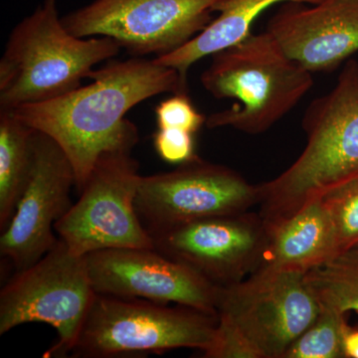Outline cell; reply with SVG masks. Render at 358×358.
I'll use <instances>...</instances> for the list:
<instances>
[{
    "mask_svg": "<svg viewBox=\"0 0 358 358\" xmlns=\"http://www.w3.org/2000/svg\"><path fill=\"white\" fill-rule=\"evenodd\" d=\"M266 30L305 69L331 72L358 51V0L285 2Z\"/></svg>",
    "mask_w": 358,
    "mask_h": 358,
    "instance_id": "obj_14",
    "label": "cell"
},
{
    "mask_svg": "<svg viewBox=\"0 0 358 358\" xmlns=\"http://www.w3.org/2000/svg\"><path fill=\"white\" fill-rule=\"evenodd\" d=\"M141 178L131 152H103L76 203L55 224L57 236L81 256L103 249L154 248L136 211Z\"/></svg>",
    "mask_w": 358,
    "mask_h": 358,
    "instance_id": "obj_8",
    "label": "cell"
},
{
    "mask_svg": "<svg viewBox=\"0 0 358 358\" xmlns=\"http://www.w3.org/2000/svg\"><path fill=\"white\" fill-rule=\"evenodd\" d=\"M345 357L358 358V327H346L343 336Z\"/></svg>",
    "mask_w": 358,
    "mask_h": 358,
    "instance_id": "obj_24",
    "label": "cell"
},
{
    "mask_svg": "<svg viewBox=\"0 0 358 358\" xmlns=\"http://www.w3.org/2000/svg\"><path fill=\"white\" fill-rule=\"evenodd\" d=\"M154 248L216 287L241 282L262 261L268 231L251 211L212 216L150 232Z\"/></svg>",
    "mask_w": 358,
    "mask_h": 358,
    "instance_id": "obj_11",
    "label": "cell"
},
{
    "mask_svg": "<svg viewBox=\"0 0 358 358\" xmlns=\"http://www.w3.org/2000/svg\"><path fill=\"white\" fill-rule=\"evenodd\" d=\"M259 201V185L197 155L169 173L141 176L136 206L150 233L197 219L243 213Z\"/></svg>",
    "mask_w": 358,
    "mask_h": 358,
    "instance_id": "obj_10",
    "label": "cell"
},
{
    "mask_svg": "<svg viewBox=\"0 0 358 358\" xmlns=\"http://www.w3.org/2000/svg\"><path fill=\"white\" fill-rule=\"evenodd\" d=\"M157 128L176 129L195 134L206 124L207 117L193 105L188 94H173L155 108Z\"/></svg>",
    "mask_w": 358,
    "mask_h": 358,
    "instance_id": "obj_21",
    "label": "cell"
},
{
    "mask_svg": "<svg viewBox=\"0 0 358 358\" xmlns=\"http://www.w3.org/2000/svg\"><path fill=\"white\" fill-rule=\"evenodd\" d=\"M345 313L320 307L315 322L292 343L284 358H343Z\"/></svg>",
    "mask_w": 358,
    "mask_h": 358,
    "instance_id": "obj_19",
    "label": "cell"
},
{
    "mask_svg": "<svg viewBox=\"0 0 358 358\" xmlns=\"http://www.w3.org/2000/svg\"><path fill=\"white\" fill-rule=\"evenodd\" d=\"M306 274L259 268L241 282L218 287V319L235 327L259 358H284L320 313Z\"/></svg>",
    "mask_w": 358,
    "mask_h": 358,
    "instance_id": "obj_7",
    "label": "cell"
},
{
    "mask_svg": "<svg viewBox=\"0 0 358 358\" xmlns=\"http://www.w3.org/2000/svg\"><path fill=\"white\" fill-rule=\"evenodd\" d=\"M96 293L174 303L216 313L218 287L155 248H110L86 255Z\"/></svg>",
    "mask_w": 358,
    "mask_h": 358,
    "instance_id": "obj_13",
    "label": "cell"
},
{
    "mask_svg": "<svg viewBox=\"0 0 358 358\" xmlns=\"http://www.w3.org/2000/svg\"><path fill=\"white\" fill-rule=\"evenodd\" d=\"M203 353L206 358H259L235 327L219 319L213 343Z\"/></svg>",
    "mask_w": 358,
    "mask_h": 358,
    "instance_id": "obj_23",
    "label": "cell"
},
{
    "mask_svg": "<svg viewBox=\"0 0 358 358\" xmlns=\"http://www.w3.org/2000/svg\"><path fill=\"white\" fill-rule=\"evenodd\" d=\"M320 307L358 313V244L306 274Z\"/></svg>",
    "mask_w": 358,
    "mask_h": 358,
    "instance_id": "obj_18",
    "label": "cell"
},
{
    "mask_svg": "<svg viewBox=\"0 0 358 358\" xmlns=\"http://www.w3.org/2000/svg\"><path fill=\"white\" fill-rule=\"evenodd\" d=\"M221 0H95L62 22L81 38L107 36L134 57L166 55L187 43L213 20Z\"/></svg>",
    "mask_w": 358,
    "mask_h": 358,
    "instance_id": "obj_9",
    "label": "cell"
},
{
    "mask_svg": "<svg viewBox=\"0 0 358 358\" xmlns=\"http://www.w3.org/2000/svg\"><path fill=\"white\" fill-rule=\"evenodd\" d=\"M35 129L11 110H0V230L13 218L24 192L33 162Z\"/></svg>",
    "mask_w": 358,
    "mask_h": 358,
    "instance_id": "obj_17",
    "label": "cell"
},
{
    "mask_svg": "<svg viewBox=\"0 0 358 358\" xmlns=\"http://www.w3.org/2000/svg\"><path fill=\"white\" fill-rule=\"evenodd\" d=\"M331 214L338 253L358 244V173L320 195Z\"/></svg>",
    "mask_w": 358,
    "mask_h": 358,
    "instance_id": "obj_20",
    "label": "cell"
},
{
    "mask_svg": "<svg viewBox=\"0 0 358 358\" xmlns=\"http://www.w3.org/2000/svg\"><path fill=\"white\" fill-rule=\"evenodd\" d=\"M266 226L267 244L257 270L308 272L338 254L333 220L320 196L289 217Z\"/></svg>",
    "mask_w": 358,
    "mask_h": 358,
    "instance_id": "obj_15",
    "label": "cell"
},
{
    "mask_svg": "<svg viewBox=\"0 0 358 358\" xmlns=\"http://www.w3.org/2000/svg\"><path fill=\"white\" fill-rule=\"evenodd\" d=\"M201 84L214 98L238 101L206 119L209 129L229 128L259 134L294 109L313 85V73L282 50L275 37L252 33L214 54Z\"/></svg>",
    "mask_w": 358,
    "mask_h": 358,
    "instance_id": "obj_4",
    "label": "cell"
},
{
    "mask_svg": "<svg viewBox=\"0 0 358 358\" xmlns=\"http://www.w3.org/2000/svg\"><path fill=\"white\" fill-rule=\"evenodd\" d=\"M73 187L76 178L69 157L51 136L35 129L29 180L0 236V254L16 271L30 267L57 243L54 227L73 205Z\"/></svg>",
    "mask_w": 358,
    "mask_h": 358,
    "instance_id": "obj_12",
    "label": "cell"
},
{
    "mask_svg": "<svg viewBox=\"0 0 358 358\" xmlns=\"http://www.w3.org/2000/svg\"><path fill=\"white\" fill-rule=\"evenodd\" d=\"M155 152L167 164H180L197 157L194 134L176 129H159L154 134Z\"/></svg>",
    "mask_w": 358,
    "mask_h": 358,
    "instance_id": "obj_22",
    "label": "cell"
},
{
    "mask_svg": "<svg viewBox=\"0 0 358 358\" xmlns=\"http://www.w3.org/2000/svg\"><path fill=\"white\" fill-rule=\"evenodd\" d=\"M322 0H221L214 6L219 13L215 20L194 38L166 55L155 58V62L174 68L187 78L188 70L197 61L243 41L252 34V26L271 6L285 2L317 4Z\"/></svg>",
    "mask_w": 358,
    "mask_h": 358,
    "instance_id": "obj_16",
    "label": "cell"
},
{
    "mask_svg": "<svg viewBox=\"0 0 358 358\" xmlns=\"http://www.w3.org/2000/svg\"><path fill=\"white\" fill-rule=\"evenodd\" d=\"M95 294L86 256L71 251L59 238L50 251L16 271L1 289L0 336L25 324H49L57 331V341L43 357H68Z\"/></svg>",
    "mask_w": 358,
    "mask_h": 358,
    "instance_id": "obj_6",
    "label": "cell"
},
{
    "mask_svg": "<svg viewBox=\"0 0 358 358\" xmlns=\"http://www.w3.org/2000/svg\"><path fill=\"white\" fill-rule=\"evenodd\" d=\"M121 49L110 37L71 34L56 0H44L7 41L0 60V110L48 102L74 91L96 65Z\"/></svg>",
    "mask_w": 358,
    "mask_h": 358,
    "instance_id": "obj_3",
    "label": "cell"
},
{
    "mask_svg": "<svg viewBox=\"0 0 358 358\" xmlns=\"http://www.w3.org/2000/svg\"><path fill=\"white\" fill-rule=\"evenodd\" d=\"M88 79L93 82L64 96L11 110L62 148L78 192L103 152H131L140 141L136 124L126 117L131 108L160 94H188L187 78L154 59H110Z\"/></svg>",
    "mask_w": 358,
    "mask_h": 358,
    "instance_id": "obj_1",
    "label": "cell"
},
{
    "mask_svg": "<svg viewBox=\"0 0 358 358\" xmlns=\"http://www.w3.org/2000/svg\"><path fill=\"white\" fill-rule=\"evenodd\" d=\"M307 143L284 173L260 186V215L267 224L298 211L310 199L358 173V62L350 59L327 95L303 119Z\"/></svg>",
    "mask_w": 358,
    "mask_h": 358,
    "instance_id": "obj_2",
    "label": "cell"
},
{
    "mask_svg": "<svg viewBox=\"0 0 358 358\" xmlns=\"http://www.w3.org/2000/svg\"><path fill=\"white\" fill-rule=\"evenodd\" d=\"M217 324L216 313L197 308L96 293L70 357L162 355L178 348L203 352Z\"/></svg>",
    "mask_w": 358,
    "mask_h": 358,
    "instance_id": "obj_5",
    "label": "cell"
}]
</instances>
